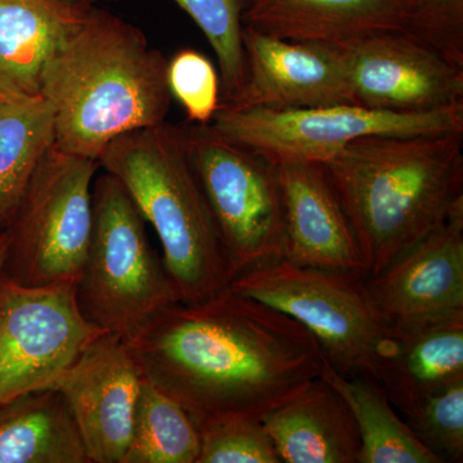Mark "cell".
I'll return each instance as SVG.
<instances>
[{"mask_svg":"<svg viewBox=\"0 0 463 463\" xmlns=\"http://www.w3.org/2000/svg\"><path fill=\"white\" fill-rule=\"evenodd\" d=\"M127 344L143 377L196 425L223 416L261 421L325 365L300 323L230 288L163 307Z\"/></svg>","mask_w":463,"mask_h":463,"instance_id":"cell-1","label":"cell"},{"mask_svg":"<svg viewBox=\"0 0 463 463\" xmlns=\"http://www.w3.org/2000/svg\"><path fill=\"white\" fill-rule=\"evenodd\" d=\"M166 69V58L138 27L105 9H88L42 72L54 146L99 161L118 137L165 123L173 99Z\"/></svg>","mask_w":463,"mask_h":463,"instance_id":"cell-2","label":"cell"},{"mask_svg":"<svg viewBox=\"0 0 463 463\" xmlns=\"http://www.w3.org/2000/svg\"><path fill=\"white\" fill-rule=\"evenodd\" d=\"M373 277L463 207V132L370 136L323 164Z\"/></svg>","mask_w":463,"mask_h":463,"instance_id":"cell-3","label":"cell"},{"mask_svg":"<svg viewBox=\"0 0 463 463\" xmlns=\"http://www.w3.org/2000/svg\"><path fill=\"white\" fill-rule=\"evenodd\" d=\"M99 163L121 182L156 232L181 301L205 300L228 288L232 274L223 241L181 125L165 121L124 134L109 143Z\"/></svg>","mask_w":463,"mask_h":463,"instance_id":"cell-4","label":"cell"},{"mask_svg":"<svg viewBox=\"0 0 463 463\" xmlns=\"http://www.w3.org/2000/svg\"><path fill=\"white\" fill-rule=\"evenodd\" d=\"M91 210L76 301L88 322L128 343L158 310L181 298L163 258L149 243L145 218L111 174L93 183Z\"/></svg>","mask_w":463,"mask_h":463,"instance_id":"cell-5","label":"cell"},{"mask_svg":"<svg viewBox=\"0 0 463 463\" xmlns=\"http://www.w3.org/2000/svg\"><path fill=\"white\" fill-rule=\"evenodd\" d=\"M228 288L300 323L337 373L376 381L377 355L390 325L374 306L364 276L281 259L240 274Z\"/></svg>","mask_w":463,"mask_h":463,"instance_id":"cell-6","label":"cell"},{"mask_svg":"<svg viewBox=\"0 0 463 463\" xmlns=\"http://www.w3.org/2000/svg\"><path fill=\"white\" fill-rule=\"evenodd\" d=\"M99 167V161L56 146L47 152L5 231L3 277L30 288L78 281L90 248Z\"/></svg>","mask_w":463,"mask_h":463,"instance_id":"cell-7","label":"cell"},{"mask_svg":"<svg viewBox=\"0 0 463 463\" xmlns=\"http://www.w3.org/2000/svg\"><path fill=\"white\" fill-rule=\"evenodd\" d=\"M185 148L221 232L232 281L285 258V219L277 166L212 124L181 125Z\"/></svg>","mask_w":463,"mask_h":463,"instance_id":"cell-8","label":"cell"},{"mask_svg":"<svg viewBox=\"0 0 463 463\" xmlns=\"http://www.w3.org/2000/svg\"><path fill=\"white\" fill-rule=\"evenodd\" d=\"M213 127L228 139L273 163H327L355 139L463 132V105L422 114L358 105L315 109L219 108Z\"/></svg>","mask_w":463,"mask_h":463,"instance_id":"cell-9","label":"cell"},{"mask_svg":"<svg viewBox=\"0 0 463 463\" xmlns=\"http://www.w3.org/2000/svg\"><path fill=\"white\" fill-rule=\"evenodd\" d=\"M75 283L30 288L0 274V407L51 389L105 334L81 315Z\"/></svg>","mask_w":463,"mask_h":463,"instance_id":"cell-10","label":"cell"},{"mask_svg":"<svg viewBox=\"0 0 463 463\" xmlns=\"http://www.w3.org/2000/svg\"><path fill=\"white\" fill-rule=\"evenodd\" d=\"M355 105L422 114L463 105V67L404 30L339 45Z\"/></svg>","mask_w":463,"mask_h":463,"instance_id":"cell-11","label":"cell"},{"mask_svg":"<svg viewBox=\"0 0 463 463\" xmlns=\"http://www.w3.org/2000/svg\"><path fill=\"white\" fill-rule=\"evenodd\" d=\"M246 76L221 108L315 109L355 105L339 45L276 38L243 25Z\"/></svg>","mask_w":463,"mask_h":463,"instance_id":"cell-12","label":"cell"},{"mask_svg":"<svg viewBox=\"0 0 463 463\" xmlns=\"http://www.w3.org/2000/svg\"><path fill=\"white\" fill-rule=\"evenodd\" d=\"M142 381L129 345L105 332L52 386L74 414L90 463L123 461Z\"/></svg>","mask_w":463,"mask_h":463,"instance_id":"cell-13","label":"cell"},{"mask_svg":"<svg viewBox=\"0 0 463 463\" xmlns=\"http://www.w3.org/2000/svg\"><path fill=\"white\" fill-rule=\"evenodd\" d=\"M365 286L389 325L463 310V207Z\"/></svg>","mask_w":463,"mask_h":463,"instance_id":"cell-14","label":"cell"},{"mask_svg":"<svg viewBox=\"0 0 463 463\" xmlns=\"http://www.w3.org/2000/svg\"><path fill=\"white\" fill-rule=\"evenodd\" d=\"M285 260L304 267L364 276L354 231L321 164H279Z\"/></svg>","mask_w":463,"mask_h":463,"instance_id":"cell-15","label":"cell"},{"mask_svg":"<svg viewBox=\"0 0 463 463\" xmlns=\"http://www.w3.org/2000/svg\"><path fill=\"white\" fill-rule=\"evenodd\" d=\"M457 381H463V310L390 325L376 383L402 416Z\"/></svg>","mask_w":463,"mask_h":463,"instance_id":"cell-16","label":"cell"},{"mask_svg":"<svg viewBox=\"0 0 463 463\" xmlns=\"http://www.w3.org/2000/svg\"><path fill=\"white\" fill-rule=\"evenodd\" d=\"M410 0H246L243 25L295 42L341 45L405 30Z\"/></svg>","mask_w":463,"mask_h":463,"instance_id":"cell-17","label":"cell"},{"mask_svg":"<svg viewBox=\"0 0 463 463\" xmlns=\"http://www.w3.org/2000/svg\"><path fill=\"white\" fill-rule=\"evenodd\" d=\"M281 462L358 463L361 438L339 392L322 376L261 420Z\"/></svg>","mask_w":463,"mask_h":463,"instance_id":"cell-18","label":"cell"},{"mask_svg":"<svg viewBox=\"0 0 463 463\" xmlns=\"http://www.w3.org/2000/svg\"><path fill=\"white\" fill-rule=\"evenodd\" d=\"M90 8L65 0H0V94L41 96L45 63Z\"/></svg>","mask_w":463,"mask_h":463,"instance_id":"cell-19","label":"cell"},{"mask_svg":"<svg viewBox=\"0 0 463 463\" xmlns=\"http://www.w3.org/2000/svg\"><path fill=\"white\" fill-rule=\"evenodd\" d=\"M0 463H90L60 392L38 390L0 407Z\"/></svg>","mask_w":463,"mask_h":463,"instance_id":"cell-20","label":"cell"},{"mask_svg":"<svg viewBox=\"0 0 463 463\" xmlns=\"http://www.w3.org/2000/svg\"><path fill=\"white\" fill-rule=\"evenodd\" d=\"M321 376L339 392L354 417L361 438L358 463H440L399 416L376 381L345 376L326 361Z\"/></svg>","mask_w":463,"mask_h":463,"instance_id":"cell-21","label":"cell"},{"mask_svg":"<svg viewBox=\"0 0 463 463\" xmlns=\"http://www.w3.org/2000/svg\"><path fill=\"white\" fill-rule=\"evenodd\" d=\"M53 146V111L47 100H0V233L14 221L33 173Z\"/></svg>","mask_w":463,"mask_h":463,"instance_id":"cell-22","label":"cell"},{"mask_svg":"<svg viewBox=\"0 0 463 463\" xmlns=\"http://www.w3.org/2000/svg\"><path fill=\"white\" fill-rule=\"evenodd\" d=\"M200 432L187 411L143 377L121 463H197Z\"/></svg>","mask_w":463,"mask_h":463,"instance_id":"cell-23","label":"cell"},{"mask_svg":"<svg viewBox=\"0 0 463 463\" xmlns=\"http://www.w3.org/2000/svg\"><path fill=\"white\" fill-rule=\"evenodd\" d=\"M192 18L214 51L221 79V106L239 93L246 76L242 44L246 0H173Z\"/></svg>","mask_w":463,"mask_h":463,"instance_id":"cell-24","label":"cell"},{"mask_svg":"<svg viewBox=\"0 0 463 463\" xmlns=\"http://www.w3.org/2000/svg\"><path fill=\"white\" fill-rule=\"evenodd\" d=\"M200 455L197 463H279L272 439L260 420L223 416L197 425Z\"/></svg>","mask_w":463,"mask_h":463,"instance_id":"cell-25","label":"cell"},{"mask_svg":"<svg viewBox=\"0 0 463 463\" xmlns=\"http://www.w3.org/2000/svg\"><path fill=\"white\" fill-rule=\"evenodd\" d=\"M403 419L439 462H463V381L423 399Z\"/></svg>","mask_w":463,"mask_h":463,"instance_id":"cell-26","label":"cell"},{"mask_svg":"<svg viewBox=\"0 0 463 463\" xmlns=\"http://www.w3.org/2000/svg\"><path fill=\"white\" fill-rule=\"evenodd\" d=\"M166 79L190 123H212L221 108V79L209 58L194 50L176 52L167 61Z\"/></svg>","mask_w":463,"mask_h":463,"instance_id":"cell-27","label":"cell"},{"mask_svg":"<svg viewBox=\"0 0 463 463\" xmlns=\"http://www.w3.org/2000/svg\"><path fill=\"white\" fill-rule=\"evenodd\" d=\"M404 32L463 67V0H410Z\"/></svg>","mask_w":463,"mask_h":463,"instance_id":"cell-28","label":"cell"},{"mask_svg":"<svg viewBox=\"0 0 463 463\" xmlns=\"http://www.w3.org/2000/svg\"><path fill=\"white\" fill-rule=\"evenodd\" d=\"M8 237L7 232L0 233V273H2L3 263H5V252H7Z\"/></svg>","mask_w":463,"mask_h":463,"instance_id":"cell-29","label":"cell"},{"mask_svg":"<svg viewBox=\"0 0 463 463\" xmlns=\"http://www.w3.org/2000/svg\"><path fill=\"white\" fill-rule=\"evenodd\" d=\"M70 5H78V7L90 8L94 7L97 2L99 0H65Z\"/></svg>","mask_w":463,"mask_h":463,"instance_id":"cell-30","label":"cell"},{"mask_svg":"<svg viewBox=\"0 0 463 463\" xmlns=\"http://www.w3.org/2000/svg\"><path fill=\"white\" fill-rule=\"evenodd\" d=\"M5 96H3V94H0V100L5 99Z\"/></svg>","mask_w":463,"mask_h":463,"instance_id":"cell-31","label":"cell"}]
</instances>
